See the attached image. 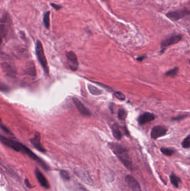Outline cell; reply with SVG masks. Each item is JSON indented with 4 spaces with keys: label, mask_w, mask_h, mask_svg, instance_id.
Here are the masks:
<instances>
[{
    "label": "cell",
    "mask_w": 190,
    "mask_h": 191,
    "mask_svg": "<svg viewBox=\"0 0 190 191\" xmlns=\"http://www.w3.org/2000/svg\"><path fill=\"white\" fill-rule=\"evenodd\" d=\"M26 74L30 75H36V71L35 69V66H34L33 64L31 63L30 64H29L28 66H27V68H26Z\"/></svg>",
    "instance_id": "18"
},
{
    "label": "cell",
    "mask_w": 190,
    "mask_h": 191,
    "mask_svg": "<svg viewBox=\"0 0 190 191\" xmlns=\"http://www.w3.org/2000/svg\"><path fill=\"white\" fill-rule=\"evenodd\" d=\"M155 119L154 115L150 112H145L141 115L138 119V121L140 125H144L149 122L154 120Z\"/></svg>",
    "instance_id": "14"
},
{
    "label": "cell",
    "mask_w": 190,
    "mask_h": 191,
    "mask_svg": "<svg viewBox=\"0 0 190 191\" xmlns=\"http://www.w3.org/2000/svg\"><path fill=\"white\" fill-rule=\"evenodd\" d=\"M187 116H188V115H180V116H178L172 117V120L174 121L181 120H182V119H183L186 118V117H187Z\"/></svg>",
    "instance_id": "29"
},
{
    "label": "cell",
    "mask_w": 190,
    "mask_h": 191,
    "mask_svg": "<svg viewBox=\"0 0 190 191\" xmlns=\"http://www.w3.org/2000/svg\"><path fill=\"white\" fill-rule=\"evenodd\" d=\"M67 62L71 70L76 71L78 68L79 63L76 55L73 51H69L66 53Z\"/></svg>",
    "instance_id": "5"
},
{
    "label": "cell",
    "mask_w": 190,
    "mask_h": 191,
    "mask_svg": "<svg viewBox=\"0 0 190 191\" xmlns=\"http://www.w3.org/2000/svg\"><path fill=\"white\" fill-rule=\"evenodd\" d=\"M0 129H1L2 130H3L5 133H7V134H11V132L10 131V130L4 124H3L1 119H0Z\"/></svg>",
    "instance_id": "26"
},
{
    "label": "cell",
    "mask_w": 190,
    "mask_h": 191,
    "mask_svg": "<svg viewBox=\"0 0 190 191\" xmlns=\"http://www.w3.org/2000/svg\"><path fill=\"white\" fill-rule=\"evenodd\" d=\"M114 96H116L117 98H118V100H121V101H124L125 98V97L124 94L120 92H116L114 93Z\"/></svg>",
    "instance_id": "27"
},
{
    "label": "cell",
    "mask_w": 190,
    "mask_h": 191,
    "mask_svg": "<svg viewBox=\"0 0 190 191\" xmlns=\"http://www.w3.org/2000/svg\"><path fill=\"white\" fill-rule=\"evenodd\" d=\"M125 182L129 188L132 191H141V188L138 182L133 177L128 175L125 177Z\"/></svg>",
    "instance_id": "12"
},
{
    "label": "cell",
    "mask_w": 190,
    "mask_h": 191,
    "mask_svg": "<svg viewBox=\"0 0 190 191\" xmlns=\"http://www.w3.org/2000/svg\"><path fill=\"white\" fill-rule=\"evenodd\" d=\"M35 174L36 177L37 178L38 182L42 187L45 188L46 189H49L50 187L48 181L46 178L45 177L42 173V172L39 170L37 168H36L35 170Z\"/></svg>",
    "instance_id": "13"
},
{
    "label": "cell",
    "mask_w": 190,
    "mask_h": 191,
    "mask_svg": "<svg viewBox=\"0 0 190 191\" xmlns=\"http://www.w3.org/2000/svg\"><path fill=\"white\" fill-rule=\"evenodd\" d=\"M36 54L38 60L46 74H49V69L42 42L37 40L36 44Z\"/></svg>",
    "instance_id": "2"
},
{
    "label": "cell",
    "mask_w": 190,
    "mask_h": 191,
    "mask_svg": "<svg viewBox=\"0 0 190 191\" xmlns=\"http://www.w3.org/2000/svg\"><path fill=\"white\" fill-rule=\"evenodd\" d=\"M0 142L4 145L17 151L22 153L25 146L24 144L15 140H13L7 137H4L0 134Z\"/></svg>",
    "instance_id": "3"
},
{
    "label": "cell",
    "mask_w": 190,
    "mask_h": 191,
    "mask_svg": "<svg viewBox=\"0 0 190 191\" xmlns=\"http://www.w3.org/2000/svg\"><path fill=\"white\" fill-rule=\"evenodd\" d=\"M88 88L90 93L93 95L98 96L102 93V92L101 90H100L99 88L96 87L94 86H92L91 84H88Z\"/></svg>",
    "instance_id": "16"
},
{
    "label": "cell",
    "mask_w": 190,
    "mask_h": 191,
    "mask_svg": "<svg viewBox=\"0 0 190 191\" xmlns=\"http://www.w3.org/2000/svg\"><path fill=\"white\" fill-rule=\"evenodd\" d=\"M78 176H79V177H80L81 179H82L84 181H85L87 183H91V179H90V178L88 177V175H87V174L83 173H81L80 172H78Z\"/></svg>",
    "instance_id": "24"
},
{
    "label": "cell",
    "mask_w": 190,
    "mask_h": 191,
    "mask_svg": "<svg viewBox=\"0 0 190 191\" xmlns=\"http://www.w3.org/2000/svg\"><path fill=\"white\" fill-rule=\"evenodd\" d=\"M170 181L174 187H178L179 182L181 181L180 178L177 177L176 175L172 173L170 175Z\"/></svg>",
    "instance_id": "19"
},
{
    "label": "cell",
    "mask_w": 190,
    "mask_h": 191,
    "mask_svg": "<svg viewBox=\"0 0 190 191\" xmlns=\"http://www.w3.org/2000/svg\"><path fill=\"white\" fill-rule=\"evenodd\" d=\"M25 182L27 187H29V188H31V184L29 182L28 179H25Z\"/></svg>",
    "instance_id": "32"
},
{
    "label": "cell",
    "mask_w": 190,
    "mask_h": 191,
    "mask_svg": "<svg viewBox=\"0 0 190 191\" xmlns=\"http://www.w3.org/2000/svg\"><path fill=\"white\" fill-rule=\"evenodd\" d=\"M1 68L4 74L8 77L14 78L16 75V69L12 64L7 62L2 63L1 64Z\"/></svg>",
    "instance_id": "8"
},
{
    "label": "cell",
    "mask_w": 190,
    "mask_h": 191,
    "mask_svg": "<svg viewBox=\"0 0 190 191\" xmlns=\"http://www.w3.org/2000/svg\"><path fill=\"white\" fill-rule=\"evenodd\" d=\"M161 151L162 154L165 155L166 156H171L174 153V151L173 150L166 148H162Z\"/></svg>",
    "instance_id": "22"
},
{
    "label": "cell",
    "mask_w": 190,
    "mask_h": 191,
    "mask_svg": "<svg viewBox=\"0 0 190 191\" xmlns=\"http://www.w3.org/2000/svg\"><path fill=\"white\" fill-rule=\"evenodd\" d=\"M182 147L185 149H189L190 146V136L188 135L182 143Z\"/></svg>",
    "instance_id": "23"
},
{
    "label": "cell",
    "mask_w": 190,
    "mask_h": 191,
    "mask_svg": "<svg viewBox=\"0 0 190 191\" xmlns=\"http://www.w3.org/2000/svg\"><path fill=\"white\" fill-rule=\"evenodd\" d=\"M146 58V56H145V55H142L141 57H138L137 58V60H138V61H142L143 60H144V59L145 58Z\"/></svg>",
    "instance_id": "31"
},
{
    "label": "cell",
    "mask_w": 190,
    "mask_h": 191,
    "mask_svg": "<svg viewBox=\"0 0 190 191\" xmlns=\"http://www.w3.org/2000/svg\"><path fill=\"white\" fill-rule=\"evenodd\" d=\"M60 175L61 177L62 178L64 181H68L71 179V176L69 174V173L66 170H62L60 172Z\"/></svg>",
    "instance_id": "21"
},
{
    "label": "cell",
    "mask_w": 190,
    "mask_h": 191,
    "mask_svg": "<svg viewBox=\"0 0 190 191\" xmlns=\"http://www.w3.org/2000/svg\"><path fill=\"white\" fill-rule=\"evenodd\" d=\"M102 1H104V0H102Z\"/></svg>",
    "instance_id": "34"
},
{
    "label": "cell",
    "mask_w": 190,
    "mask_h": 191,
    "mask_svg": "<svg viewBox=\"0 0 190 191\" xmlns=\"http://www.w3.org/2000/svg\"><path fill=\"white\" fill-rule=\"evenodd\" d=\"M73 101L76 107L82 115L87 116H91V112L87 107H85V106L80 102V100L76 97H73Z\"/></svg>",
    "instance_id": "11"
},
{
    "label": "cell",
    "mask_w": 190,
    "mask_h": 191,
    "mask_svg": "<svg viewBox=\"0 0 190 191\" xmlns=\"http://www.w3.org/2000/svg\"><path fill=\"white\" fill-rule=\"evenodd\" d=\"M10 22L9 17L4 15L2 18L0 20V45L2 44L3 39L7 33V27L6 24Z\"/></svg>",
    "instance_id": "10"
},
{
    "label": "cell",
    "mask_w": 190,
    "mask_h": 191,
    "mask_svg": "<svg viewBox=\"0 0 190 191\" xmlns=\"http://www.w3.org/2000/svg\"><path fill=\"white\" fill-rule=\"evenodd\" d=\"M50 11H47L46 12L43 17V22L44 25L45 26L46 29H49L50 23Z\"/></svg>",
    "instance_id": "17"
},
{
    "label": "cell",
    "mask_w": 190,
    "mask_h": 191,
    "mask_svg": "<svg viewBox=\"0 0 190 191\" xmlns=\"http://www.w3.org/2000/svg\"><path fill=\"white\" fill-rule=\"evenodd\" d=\"M112 134L113 135V137L116 138L117 140H119L122 139V134L120 133L119 130V125L117 124H113L112 127Z\"/></svg>",
    "instance_id": "15"
},
{
    "label": "cell",
    "mask_w": 190,
    "mask_h": 191,
    "mask_svg": "<svg viewBox=\"0 0 190 191\" xmlns=\"http://www.w3.org/2000/svg\"><path fill=\"white\" fill-rule=\"evenodd\" d=\"M9 91V87L8 86L5 84L4 83H2L1 81H0V91L4 92H6Z\"/></svg>",
    "instance_id": "28"
},
{
    "label": "cell",
    "mask_w": 190,
    "mask_h": 191,
    "mask_svg": "<svg viewBox=\"0 0 190 191\" xmlns=\"http://www.w3.org/2000/svg\"><path fill=\"white\" fill-rule=\"evenodd\" d=\"M127 116V112L124 109H120L118 112V119L120 120L123 121Z\"/></svg>",
    "instance_id": "20"
},
{
    "label": "cell",
    "mask_w": 190,
    "mask_h": 191,
    "mask_svg": "<svg viewBox=\"0 0 190 191\" xmlns=\"http://www.w3.org/2000/svg\"><path fill=\"white\" fill-rule=\"evenodd\" d=\"M50 4L56 10H60L62 8V6L59 5V4H54V3H51Z\"/></svg>",
    "instance_id": "30"
},
{
    "label": "cell",
    "mask_w": 190,
    "mask_h": 191,
    "mask_svg": "<svg viewBox=\"0 0 190 191\" xmlns=\"http://www.w3.org/2000/svg\"><path fill=\"white\" fill-rule=\"evenodd\" d=\"M108 145L113 152L124 164V166L131 170L132 169V164L128 155L127 150L116 143H109Z\"/></svg>",
    "instance_id": "1"
},
{
    "label": "cell",
    "mask_w": 190,
    "mask_h": 191,
    "mask_svg": "<svg viewBox=\"0 0 190 191\" xmlns=\"http://www.w3.org/2000/svg\"><path fill=\"white\" fill-rule=\"evenodd\" d=\"M167 129H166L165 126L158 125L154 126L151 132V136L152 139H157L159 137H162L165 136L167 134Z\"/></svg>",
    "instance_id": "7"
},
{
    "label": "cell",
    "mask_w": 190,
    "mask_h": 191,
    "mask_svg": "<svg viewBox=\"0 0 190 191\" xmlns=\"http://www.w3.org/2000/svg\"><path fill=\"white\" fill-rule=\"evenodd\" d=\"M80 188L81 189V190L82 191H89L88 190H87L85 187H83V186H81V185H80Z\"/></svg>",
    "instance_id": "33"
},
{
    "label": "cell",
    "mask_w": 190,
    "mask_h": 191,
    "mask_svg": "<svg viewBox=\"0 0 190 191\" xmlns=\"http://www.w3.org/2000/svg\"><path fill=\"white\" fill-rule=\"evenodd\" d=\"M178 71V68L177 67H176L172 69H171L169 71L167 72L166 73V75H168V76H171V77H174L175 75H176L177 74Z\"/></svg>",
    "instance_id": "25"
},
{
    "label": "cell",
    "mask_w": 190,
    "mask_h": 191,
    "mask_svg": "<svg viewBox=\"0 0 190 191\" xmlns=\"http://www.w3.org/2000/svg\"><path fill=\"white\" fill-rule=\"evenodd\" d=\"M190 10L186 8L183 10H179L174 11H171L167 13L166 16L170 20L173 21H176L183 18L184 17L188 16L190 15Z\"/></svg>",
    "instance_id": "4"
},
{
    "label": "cell",
    "mask_w": 190,
    "mask_h": 191,
    "mask_svg": "<svg viewBox=\"0 0 190 191\" xmlns=\"http://www.w3.org/2000/svg\"><path fill=\"white\" fill-rule=\"evenodd\" d=\"M182 36L180 35H174L167 38L162 42V51L165 50L169 46L174 45L180 42L182 39Z\"/></svg>",
    "instance_id": "6"
},
{
    "label": "cell",
    "mask_w": 190,
    "mask_h": 191,
    "mask_svg": "<svg viewBox=\"0 0 190 191\" xmlns=\"http://www.w3.org/2000/svg\"><path fill=\"white\" fill-rule=\"evenodd\" d=\"M30 142L32 145L39 151L42 153H45L46 150L42 145L41 143V136L39 132L35 133L34 137L30 139Z\"/></svg>",
    "instance_id": "9"
}]
</instances>
